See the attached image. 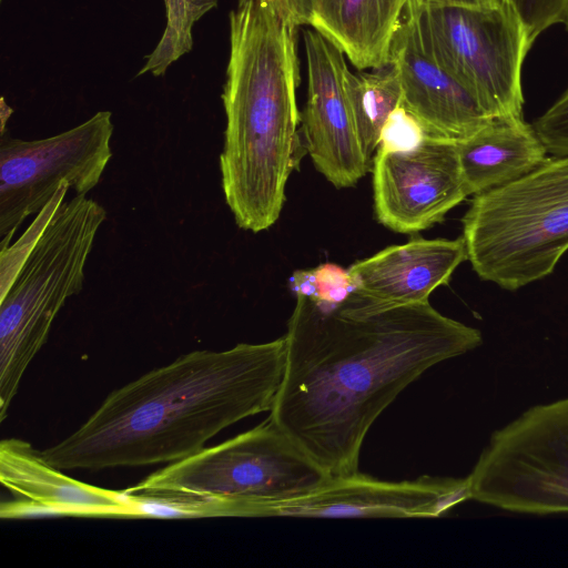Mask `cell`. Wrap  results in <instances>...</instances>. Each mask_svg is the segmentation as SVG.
<instances>
[{
	"label": "cell",
	"mask_w": 568,
	"mask_h": 568,
	"mask_svg": "<svg viewBox=\"0 0 568 568\" xmlns=\"http://www.w3.org/2000/svg\"><path fill=\"white\" fill-rule=\"evenodd\" d=\"M562 22L566 24V28L568 30V4H567L566 11H565V16H564Z\"/></svg>",
	"instance_id": "cell-27"
},
{
	"label": "cell",
	"mask_w": 568,
	"mask_h": 568,
	"mask_svg": "<svg viewBox=\"0 0 568 568\" xmlns=\"http://www.w3.org/2000/svg\"><path fill=\"white\" fill-rule=\"evenodd\" d=\"M288 285L296 296L325 303L341 302L356 290L349 271L332 263L295 271Z\"/></svg>",
	"instance_id": "cell-20"
},
{
	"label": "cell",
	"mask_w": 568,
	"mask_h": 568,
	"mask_svg": "<svg viewBox=\"0 0 568 568\" xmlns=\"http://www.w3.org/2000/svg\"><path fill=\"white\" fill-rule=\"evenodd\" d=\"M331 477L267 417L250 430L169 464L124 491L261 503L300 496Z\"/></svg>",
	"instance_id": "cell-7"
},
{
	"label": "cell",
	"mask_w": 568,
	"mask_h": 568,
	"mask_svg": "<svg viewBox=\"0 0 568 568\" xmlns=\"http://www.w3.org/2000/svg\"><path fill=\"white\" fill-rule=\"evenodd\" d=\"M372 165L377 220L398 233L432 227L468 196L453 142L426 136L409 151L377 150Z\"/></svg>",
	"instance_id": "cell-11"
},
{
	"label": "cell",
	"mask_w": 568,
	"mask_h": 568,
	"mask_svg": "<svg viewBox=\"0 0 568 568\" xmlns=\"http://www.w3.org/2000/svg\"><path fill=\"white\" fill-rule=\"evenodd\" d=\"M105 220L104 207L87 195L63 201L0 294V422L58 313L82 291L88 258Z\"/></svg>",
	"instance_id": "cell-5"
},
{
	"label": "cell",
	"mask_w": 568,
	"mask_h": 568,
	"mask_svg": "<svg viewBox=\"0 0 568 568\" xmlns=\"http://www.w3.org/2000/svg\"><path fill=\"white\" fill-rule=\"evenodd\" d=\"M284 364V335L193 351L113 390L75 432L41 454L61 470L179 462L229 426L270 412Z\"/></svg>",
	"instance_id": "cell-2"
},
{
	"label": "cell",
	"mask_w": 568,
	"mask_h": 568,
	"mask_svg": "<svg viewBox=\"0 0 568 568\" xmlns=\"http://www.w3.org/2000/svg\"><path fill=\"white\" fill-rule=\"evenodd\" d=\"M419 7H464V8H494L501 0H412Z\"/></svg>",
	"instance_id": "cell-26"
},
{
	"label": "cell",
	"mask_w": 568,
	"mask_h": 568,
	"mask_svg": "<svg viewBox=\"0 0 568 568\" xmlns=\"http://www.w3.org/2000/svg\"><path fill=\"white\" fill-rule=\"evenodd\" d=\"M470 499L466 478L386 481L356 471L287 499L246 503L243 517L433 518Z\"/></svg>",
	"instance_id": "cell-10"
},
{
	"label": "cell",
	"mask_w": 568,
	"mask_h": 568,
	"mask_svg": "<svg viewBox=\"0 0 568 568\" xmlns=\"http://www.w3.org/2000/svg\"><path fill=\"white\" fill-rule=\"evenodd\" d=\"M219 0H163L166 24L155 48L145 57V63L136 75L165 74L168 69L193 47L192 29Z\"/></svg>",
	"instance_id": "cell-19"
},
{
	"label": "cell",
	"mask_w": 568,
	"mask_h": 568,
	"mask_svg": "<svg viewBox=\"0 0 568 568\" xmlns=\"http://www.w3.org/2000/svg\"><path fill=\"white\" fill-rule=\"evenodd\" d=\"M407 6L425 52L487 118H523L521 71L534 42L511 7Z\"/></svg>",
	"instance_id": "cell-6"
},
{
	"label": "cell",
	"mask_w": 568,
	"mask_h": 568,
	"mask_svg": "<svg viewBox=\"0 0 568 568\" xmlns=\"http://www.w3.org/2000/svg\"><path fill=\"white\" fill-rule=\"evenodd\" d=\"M69 190L70 185L68 183H62L51 201L37 214V217L21 237L14 244L0 250L1 293H3L12 283L24 258L33 247L52 214L64 201L65 194Z\"/></svg>",
	"instance_id": "cell-21"
},
{
	"label": "cell",
	"mask_w": 568,
	"mask_h": 568,
	"mask_svg": "<svg viewBox=\"0 0 568 568\" xmlns=\"http://www.w3.org/2000/svg\"><path fill=\"white\" fill-rule=\"evenodd\" d=\"M388 62L399 74L402 104L419 120L428 138L458 143L493 120L425 52L407 3L392 41Z\"/></svg>",
	"instance_id": "cell-14"
},
{
	"label": "cell",
	"mask_w": 568,
	"mask_h": 568,
	"mask_svg": "<svg viewBox=\"0 0 568 568\" xmlns=\"http://www.w3.org/2000/svg\"><path fill=\"white\" fill-rule=\"evenodd\" d=\"M114 125L110 111L55 135L22 140L1 133L0 246L7 247L21 224L38 214L62 183L87 195L100 182L111 158Z\"/></svg>",
	"instance_id": "cell-9"
},
{
	"label": "cell",
	"mask_w": 568,
	"mask_h": 568,
	"mask_svg": "<svg viewBox=\"0 0 568 568\" xmlns=\"http://www.w3.org/2000/svg\"><path fill=\"white\" fill-rule=\"evenodd\" d=\"M0 480L16 497L1 504V518L131 517L132 514L124 490H109L73 479L19 438L0 443Z\"/></svg>",
	"instance_id": "cell-13"
},
{
	"label": "cell",
	"mask_w": 568,
	"mask_h": 568,
	"mask_svg": "<svg viewBox=\"0 0 568 568\" xmlns=\"http://www.w3.org/2000/svg\"><path fill=\"white\" fill-rule=\"evenodd\" d=\"M517 13L534 42L556 23L562 22L568 0H503Z\"/></svg>",
	"instance_id": "cell-24"
},
{
	"label": "cell",
	"mask_w": 568,
	"mask_h": 568,
	"mask_svg": "<svg viewBox=\"0 0 568 568\" xmlns=\"http://www.w3.org/2000/svg\"><path fill=\"white\" fill-rule=\"evenodd\" d=\"M272 3L294 27L310 26L312 20L308 0H263Z\"/></svg>",
	"instance_id": "cell-25"
},
{
	"label": "cell",
	"mask_w": 568,
	"mask_h": 568,
	"mask_svg": "<svg viewBox=\"0 0 568 568\" xmlns=\"http://www.w3.org/2000/svg\"><path fill=\"white\" fill-rule=\"evenodd\" d=\"M456 148L468 195L517 180L548 159L532 124L523 118L493 119Z\"/></svg>",
	"instance_id": "cell-16"
},
{
	"label": "cell",
	"mask_w": 568,
	"mask_h": 568,
	"mask_svg": "<svg viewBox=\"0 0 568 568\" xmlns=\"http://www.w3.org/2000/svg\"><path fill=\"white\" fill-rule=\"evenodd\" d=\"M307 99L301 113L306 150L318 172L337 189L355 185L369 170L345 87V53L315 29L304 31Z\"/></svg>",
	"instance_id": "cell-12"
},
{
	"label": "cell",
	"mask_w": 568,
	"mask_h": 568,
	"mask_svg": "<svg viewBox=\"0 0 568 568\" xmlns=\"http://www.w3.org/2000/svg\"><path fill=\"white\" fill-rule=\"evenodd\" d=\"M359 70L345 77L359 144L365 158L373 164L379 145L381 132L388 115L402 103L399 74L394 64Z\"/></svg>",
	"instance_id": "cell-18"
},
{
	"label": "cell",
	"mask_w": 568,
	"mask_h": 568,
	"mask_svg": "<svg viewBox=\"0 0 568 568\" xmlns=\"http://www.w3.org/2000/svg\"><path fill=\"white\" fill-rule=\"evenodd\" d=\"M296 29L263 0H237L230 12L221 185L236 225L253 233L280 217L298 162Z\"/></svg>",
	"instance_id": "cell-3"
},
{
	"label": "cell",
	"mask_w": 568,
	"mask_h": 568,
	"mask_svg": "<svg viewBox=\"0 0 568 568\" xmlns=\"http://www.w3.org/2000/svg\"><path fill=\"white\" fill-rule=\"evenodd\" d=\"M467 260L484 281L517 291L568 251V155L474 195L463 217Z\"/></svg>",
	"instance_id": "cell-4"
},
{
	"label": "cell",
	"mask_w": 568,
	"mask_h": 568,
	"mask_svg": "<svg viewBox=\"0 0 568 568\" xmlns=\"http://www.w3.org/2000/svg\"><path fill=\"white\" fill-rule=\"evenodd\" d=\"M532 126L549 153L568 155V87Z\"/></svg>",
	"instance_id": "cell-23"
},
{
	"label": "cell",
	"mask_w": 568,
	"mask_h": 568,
	"mask_svg": "<svg viewBox=\"0 0 568 568\" xmlns=\"http://www.w3.org/2000/svg\"><path fill=\"white\" fill-rule=\"evenodd\" d=\"M426 136L419 120L400 103L384 123L377 150L409 151L422 144Z\"/></svg>",
	"instance_id": "cell-22"
},
{
	"label": "cell",
	"mask_w": 568,
	"mask_h": 568,
	"mask_svg": "<svg viewBox=\"0 0 568 568\" xmlns=\"http://www.w3.org/2000/svg\"><path fill=\"white\" fill-rule=\"evenodd\" d=\"M470 499L507 511L568 513V397L497 429L467 476Z\"/></svg>",
	"instance_id": "cell-8"
},
{
	"label": "cell",
	"mask_w": 568,
	"mask_h": 568,
	"mask_svg": "<svg viewBox=\"0 0 568 568\" xmlns=\"http://www.w3.org/2000/svg\"><path fill=\"white\" fill-rule=\"evenodd\" d=\"M465 260L463 236L416 237L357 261L348 271L362 294L386 303L410 304L428 302L429 295L447 284Z\"/></svg>",
	"instance_id": "cell-15"
},
{
	"label": "cell",
	"mask_w": 568,
	"mask_h": 568,
	"mask_svg": "<svg viewBox=\"0 0 568 568\" xmlns=\"http://www.w3.org/2000/svg\"><path fill=\"white\" fill-rule=\"evenodd\" d=\"M311 27L358 70L384 67L407 0H308Z\"/></svg>",
	"instance_id": "cell-17"
},
{
	"label": "cell",
	"mask_w": 568,
	"mask_h": 568,
	"mask_svg": "<svg viewBox=\"0 0 568 568\" xmlns=\"http://www.w3.org/2000/svg\"><path fill=\"white\" fill-rule=\"evenodd\" d=\"M270 418L329 476L358 471L381 414L430 367L483 343L480 331L429 302L395 304L353 291L337 303L296 296Z\"/></svg>",
	"instance_id": "cell-1"
}]
</instances>
